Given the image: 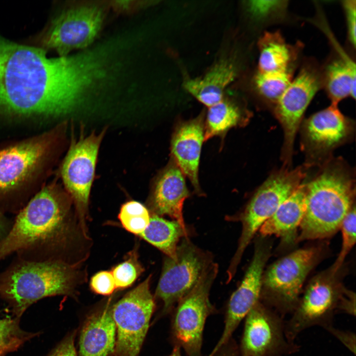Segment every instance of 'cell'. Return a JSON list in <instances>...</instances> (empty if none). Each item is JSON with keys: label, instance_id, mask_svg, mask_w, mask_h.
I'll list each match as a JSON object with an SVG mask.
<instances>
[{"label": "cell", "instance_id": "obj_16", "mask_svg": "<svg viewBox=\"0 0 356 356\" xmlns=\"http://www.w3.org/2000/svg\"><path fill=\"white\" fill-rule=\"evenodd\" d=\"M51 132L0 151V193L16 187L47 155L57 138Z\"/></svg>", "mask_w": 356, "mask_h": 356}, {"label": "cell", "instance_id": "obj_22", "mask_svg": "<svg viewBox=\"0 0 356 356\" xmlns=\"http://www.w3.org/2000/svg\"><path fill=\"white\" fill-rule=\"evenodd\" d=\"M306 184H301L259 229L263 236L289 240L300 227L306 211Z\"/></svg>", "mask_w": 356, "mask_h": 356}, {"label": "cell", "instance_id": "obj_2", "mask_svg": "<svg viewBox=\"0 0 356 356\" xmlns=\"http://www.w3.org/2000/svg\"><path fill=\"white\" fill-rule=\"evenodd\" d=\"M72 200L55 186L44 188L17 213L0 242V262L15 253L31 262L63 261L70 241Z\"/></svg>", "mask_w": 356, "mask_h": 356}, {"label": "cell", "instance_id": "obj_26", "mask_svg": "<svg viewBox=\"0 0 356 356\" xmlns=\"http://www.w3.org/2000/svg\"><path fill=\"white\" fill-rule=\"evenodd\" d=\"M157 247L167 257L174 258L179 239L187 237V230L176 221H168L154 214L148 225L139 235Z\"/></svg>", "mask_w": 356, "mask_h": 356}, {"label": "cell", "instance_id": "obj_23", "mask_svg": "<svg viewBox=\"0 0 356 356\" xmlns=\"http://www.w3.org/2000/svg\"><path fill=\"white\" fill-rule=\"evenodd\" d=\"M259 56L258 72H285L296 56V50L288 44L278 32H266L258 43Z\"/></svg>", "mask_w": 356, "mask_h": 356}, {"label": "cell", "instance_id": "obj_37", "mask_svg": "<svg viewBox=\"0 0 356 356\" xmlns=\"http://www.w3.org/2000/svg\"><path fill=\"white\" fill-rule=\"evenodd\" d=\"M12 224L13 221L6 217L0 210V242L7 236Z\"/></svg>", "mask_w": 356, "mask_h": 356}, {"label": "cell", "instance_id": "obj_20", "mask_svg": "<svg viewBox=\"0 0 356 356\" xmlns=\"http://www.w3.org/2000/svg\"><path fill=\"white\" fill-rule=\"evenodd\" d=\"M116 328L111 309L108 307L90 315L82 329L79 356H109L115 351Z\"/></svg>", "mask_w": 356, "mask_h": 356}, {"label": "cell", "instance_id": "obj_15", "mask_svg": "<svg viewBox=\"0 0 356 356\" xmlns=\"http://www.w3.org/2000/svg\"><path fill=\"white\" fill-rule=\"evenodd\" d=\"M268 245H256L251 262L242 281L231 296L226 312L224 327L219 342L209 356H214L229 340L241 321L260 301L264 268L270 254Z\"/></svg>", "mask_w": 356, "mask_h": 356}, {"label": "cell", "instance_id": "obj_18", "mask_svg": "<svg viewBox=\"0 0 356 356\" xmlns=\"http://www.w3.org/2000/svg\"><path fill=\"white\" fill-rule=\"evenodd\" d=\"M204 115L182 122L173 134L171 150L172 158L184 176L191 182L197 193L201 194L198 167L204 135Z\"/></svg>", "mask_w": 356, "mask_h": 356}, {"label": "cell", "instance_id": "obj_11", "mask_svg": "<svg viewBox=\"0 0 356 356\" xmlns=\"http://www.w3.org/2000/svg\"><path fill=\"white\" fill-rule=\"evenodd\" d=\"M151 275L126 294L111 309L115 323L116 356H137L155 309Z\"/></svg>", "mask_w": 356, "mask_h": 356}, {"label": "cell", "instance_id": "obj_27", "mask_svg": "<svg viewBox=\"0 0 356 356\" xmlns=\"http://www.w3.org/2000/svg\"><path fill=\"white\" fill-rule=\"evenodd\" d=\"M292 79L291 70L271 73L257 72L253 83L259 95L274 106Z\"/></svg>", "mask_w": 356, "mask_h": 356}, {"label": "cell", "instance_id": "obj_1", "mask_svg": "<svg viewBox=\"0 0 356 356\" xmlns=\"http://www.w3.org/2000/svg\"><path fill=\"white\" fill-rule=\"evenodd\" d=\"M102 73L91 54L48 58L0 38V112L60 116L72 111Z\"/></svg>", "mask_w": 356, "mask_h": 356}, {"label": "cell", "instance_id": "obj_17", "mask_svg": "<svg viewBox=\"0 0 356 356\" xmlns=\"http://www.w3.org/2000/svg\"><path fill=\"white\" fill-rule=\"evenodd\" d=\"M352 124L331 104L304 122L303 137L304 148L312 155L323 154L344 142L352 133Z\"/></svg>", "mask_w": 356, "mask_h": 356}, {"label": "cell", "instance_id": "obj_31", "mask_svg": "<svg viewBox=\"0 0 356 356\" xmlns=\"http://www.w3.org/2000/svg\"><path fill=\"white\" fill-rule=\"evenodd\" d=\"M142 270L134 257L116 266L111 271L116 289H124L131 286Z\"/></svg>", "mask_w": 356, "mask_h": 356}, {"label": "cell", "instance_id": "obj_40", "mask_svg": "<svg viewBox=\"0 0 356 356\" xmlns=\"http://www.w3.org/2000/svg\"><path fill=\"white\" fill-rule=\"evenodd\" d=\"M6 356L5 354L0 353V356Z\"/></svg>", "mask_w": 356, "mask_h": 356}, {"label": "cell", "instance_id": "obj_7", "mask_svg": "<svg viewBox=\"0 0 356 356\" xmlns=\"http://www.w3.org/2000/svg\"><path fill=\"white\" fill-rule=\"evenodd\" d=\"M104 18L98 4H83L64 9L33 39V46L60 56L89 45L98 35Z\"/></svg>", "mask_w": 356, "mask_h": 356}, {"label": "cell", "instance_id": "obj_8", "mask_svg": "<svg viewBox=\"0 0 356 356\" xmlns=\"http://www.w3.org/2000/svg\"><path fill=\"white\" fill-rule=\"evenodd\" d=\"M318 257L317 249L311 247L293 251L274 262L263 273L260 299L280 315L292 313Z\"/></svg>", "mask_w": 356, "mask_h": 356}, {"label": "cell", "instance_id": "obj_38", "mask_svg": "<svg viewBox=\"0 0 356 356\" xmlns=\"http://www.w3.org/2000/svg\"><path fill=\"white\" fill-rule=\"evenodd\" d=\"M214 356H241L237 348L228 342L224 345Z\"/></svg>", "mask_w": 356, "mask_h": 356}, {"label": "cell", "instance_id": "obj_3", "mask_svg": "<svg viewBox=\"0 0 356 356\" xmlns=\"http://www.w3.org/2000/svg\"><path fill=\"white\" fill-rule=\"evenodd\" d=\"M355 196L348 171L336 163L326 166L306 184V211L298 241L322 239L335 233L355 204Z\"/></svg>", "mask_w": 356, "mask_h": 356}, {"label": "cell", "instance_id": "obj_24", "mask_svg": "<svg viewBox=\"0 0 356 356\" xmlns=\"http://www.w3.org/2000/svg\"><path fill=\"white\" fill-rule=\"evenodd\" d=\"M331 104L337 105L348 96L356 97V65L351 59H335L326 66L322 76Z\"/></svg>", "mask_w": 356, "mask_h": 356}, {"label": "cell", "instance_id": "obj_32", "mask_svg": "<svg viewBox=\"0 0 356 356\" xmlns=\"http://www.w3.org/2000/svg\"><path fill=\"white\" fill-rule=\"evenodd\" d=\"M280 0H251L247 4L250 13L258 19H265L286 8L287 3Z\"/></svg>", "mask_w": 356, "mask_h": 356}, {"label": "cell", "instance_id": "obj_25", "mask_svg": "<svg viewBox=\"0 0 356 356\" xmlns=\"http://www.w3.org/2000/svg\"><path fill=\"white\" fill-rule=\"evenodd\" d=\"M246 121L245 112L237 103L223 98L208 108L204 126V141L215 136L224 135L231 128Z\"/></svg>", "mask_w": 356, "mask_h": 356}, {"label": "cell", "instance_id": "obj_34", "mask_svg": "<svg viewBox=\"0 0 356 356\" xmlns=\"http://www.w3.org/2000/svg\"><path fill=\"white\" fill-rule=\"evenodd\" d=\"M343 7L344 9L346 22L348 40L350 44L356 46V0H345L343 1Z\"/></svg>", "mask_w": 356, "mask_h": 356}, {"label": "cell", "instance_id": "obj_29", "mask_svg": "<svg viewBox=\"0 0 356 356\" xmlns=\"http://www.w3.org/2000/svg\"><path fill=\"white\" fill-rule=\"evenodd\" d=\"M118 218L127 230L139 235L148 225L150 216L148 210L142 204L130 201L122 206Z\"/></svg>", "mask_w": 356, "mask_h": 356}, {"label": "cell", "instance_id": "obj_4", "mask_svg": "<svg viewBox=\"0 0 356 356\" xmlns=\"http://www.w3.org/2000/svg\"><path fill=\"white\" fill-rule=\"evenodd\" d=\"M75 270L63 261L31 262L16 258L0 273V298L20 318L37 301L58 295H72Z\"/></svg>", "mask_w": 356, "mask_h": 356}, {"label": "cell", "instance_id": "obj_39", "mask_svg": "<svg viewBox=\"0 0 356 356\" xmlns=\"http://www.w3.org/2000/svg\"><path fill=\"white\" fill-rule=\"evenodd\" d=\"M169 356H181L180 354V347L176 345L171 354Z\"/></svg>", "mask_w": 356, "mask_h": 356}, {"label": "cell", "instance_id": "obj_14", "mask_svg": "<svg viewBox=\"0 0 356 356\" xmlns=\"http://www.w3.org/2000/svg\"><path fill=\"white\" fill-rule=\"evenodd\" d=\"M282 316L259 301L245 317L241 341V356H283L296 352L297 346L285 334Z\"/></svg>", "mask_w": 356, "mask_h": 356}, {"label": "cell", "instance_id": "obj_28", "mask_svg": "<svg viewBox=\"0 0 356 356\" xmlns=\"http://www.w3.org/2000/svg\"><path fill=\"white\" fill-rule=\"evenodd\" d=\"M38 334L23 330L20 318L0 316V353L6 355L17 351Z\"/></svg>", "mask_w": 356, "mask_h": 356}, {"label": "cell", "instance_id": "obj_35", "mask_svg": "<svg viewBox=\"0 0 356 356\" xmlns=\"http://www.w3.org/2000/svg\"><path fill=\"white\" fill-rule=\"evenodd\" d=\"M75 333L66 337L48 356H77L74 345Z\"/></svg>", "mask_w": 356, "mask_h": 356}, {"label": "cell", "instance_id": "obj_19", "mask_svg": "<svg viewBox=\"0 0 356 356\" xmlns=\"http://www.w3.org/2000/svg\"><path fill=\"white\" fill-rule=\"evenodd\" d=\"M189 196L184 176L172 159L153 184L150 205L154 214L168 215L186 229L182 215L184 200Z\"/></svg>", "mask_w": 356, "mask_h": 356}, {"label": "cell", "instance_id": "obj_9", "mask_svg": "<svg viewBox=\"0 0 356 356\" xmlns=\"http://www.w3.org/2000/svg\"><path fill=\"white\" fill-rule=\"evenodd\" d=\"M218 271L213 262L192 290L178 303L172 321L177 345L188 356H202L203 333L207 318L214 312L209 299L210 290Z\"/></svg>", "mask_w": 356, "mask_h": 356}, {"label": "cell", "instance_id": "obj_21", "mask_svg": "<svg viewBox=\"0 0 356 356\" xmlns=\"http://www.w3.org/2000/svg\"><path fill=\"white\" fill-rule=\"evenodd\" d=\"M237 70L232 61L221 59L203 76L185 80L186 90L208 108L221 101L227 87L236 78Z\"/></svg>", "mask_w": 356, "mask_h": 356}, {"label": "cell", "instance_id": "obj_33", "mask_svg": "<svg viewBox=\"0 0 356 356\" xmlns=\"http://www.w3.org/2000/svg\"><path fill=\"white\" fill-rule=\"evenodd\" d=\"M90 286L94 292L103 295H110L116 289L113 275L109 271L95 274L90 279Z\"/></svg>", "mask_w": 356, "mask_h": 356}, {"label": "cell", "instance_id": "obj_6", "mask_svg": "<svg viewBox=\"0 0 356 356\" xmlns=\"http://www.w3.org/2000/svg\"><path fill=\"white\" fill-rule=\"evenodd\" d=\"M305 176L301 167L281 170L271 175L255 192L238 218L242 225V232L227 271L228 282L234 277L243 254L256 232L301 184Z\"/></svg>", "mask_w": 356, "mask_h": 356}, {"label": "cell", "instance_id": "obj_5", "mask_svg": "<svg viewBox=\"0 0 356 356\" xmlns=\"http://www.w3.org/2000/svg\"><path fill=\"white\" fill-rule=\"evenodd\" d=\"M336 275L328 270L310 282L285 325L289 342L294 343L298 334L311 327L326 329L332 326L333 317L338 312L355 315V293L339 284L335 280Z\"/></svg>", "mask_w": 356, "mask_h": 356}, {"label": "cell", "instance_id": "obj_30", "mask_svg": "<svg viewBox=\"0 0 356 356\" xmlns=\"http://www.w3.org/2000/svg\"><path fill=\"white\" fill-rule=\"evenodd\" d=\"M342 243L337 258L329 269L330 272L336 275L341 268L345 258L356 243V213L355 204L350 209L341 225Z\"/></svg>", "mask_w": 356, "mask_h": 356}, {"label": "cell", "instance_id": "obj_13", "mask_svg": "<svg viewBox=\"0 0 356 356\" xmlns=\"http://www.w3.org/2000/svg\"><path fill=\"white\" fill-rule=\"evenodd\" d=\"M105 131L92 133L71 143L61 173L67 193L74 203L82 223L88 209L99 148Z\"/></svg>", "mask_w": 356, "mask_h": 356}, {"label": "cell", "instance_id": "obj_10", "mask_svg": "<svg viewBox=\"0 0 356 356\" xmlns=\"http://www.w3.org/2000/svg\"><path fill=\"white\" fill-rule=\"evenodd\" d=\"M210 254L203 251L184 237L178 245L174 258L167 257L156 289L155 297L167 314L189 293L213 263Z\"/></svg>", "mask_w": 356, "mask_h": 356}, {"label": "cell", "instance_id": "obj_36", "mask_svg": "<svg viewBox=\"0 0 356 356\" xmlns=\"http://www.w3.org/2000/svg\"><path fill=\"white\" fill-rule=\"evenodd\" d=\"M326 330L336 337L352 353L355 355L356 336L354 333L336 329L333 326L329 327Z\"/></svg>", "mask_w": 356, "mask_h": 356}, {"label": "cell", "instance_id": "obj_12", "mask_svg": "<svg viewBox=\"0 0 356 356\" xmlns=\"http://www.w3.org/2000/svg\"><path fill=\"white\" fill-rule=\"evenodd\" d=\"M323 85L322 76L313 64L304 65L274 106V114L284 132L282 158L289 163L296 133L303 114Z\"/></svg>", "mask_w": 356, "mask_h": 356}]
</instances>
